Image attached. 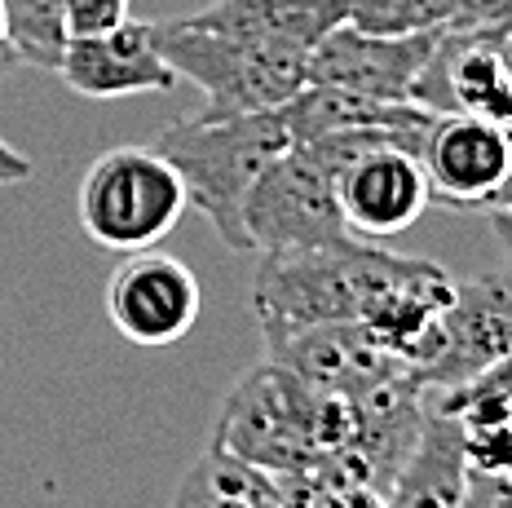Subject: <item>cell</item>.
<instances>
[{
	"label": "cell",
	"instance_id": "6da1fadb",
	"mask_svg": "<svg viewBox=\"0 0 512 508\" xmlns=\"http://www.w3.org/2000/svg\"><path fill=\"white\" fill-rule=\"evenodd\" d=\"M451 296L455 279L442 266L349 235L314 248H270L256 266L252 310L261 341L314 323H371L415 367Z\"/></svg>",
	"mask_w": 512,
	"mask_h": 508
},
{
	"label": "cell",
	"instance_id": "7a4b0ae2",
	"mask_svg": "<svg viewBox=\"0 0 512 508\" xmlns=\"http://www.w3.org/2000/svg\"><path fill=\"white\" fill-rule=\"evenodd\" d=\"M155 151L181 173L190 208H199L204 221L217 230V239L234 252H248V208L252 186L261 173L292 146L283 107L274 111H248L226 115V120H208V115H190L168 129H159Z\"/></svg>",
	"mask_w": 512,
	"mask_h": 508
},
{
	"label": "cell",
	"instance_id": "3957f363",
	"mask_svg": "<svg viewBox=\"0 0 512 508\" xmlns=\"http://www.w3.org/2000/svg\"><path fill=\"white\" fill-rule=\"evenodd\" d=\"M407 146L402 137L380 129L358 133H323L309 142H292L252 186L243 221H248L252 248H314V243L349 239L340 213V173L367 146ZM411 151V146H407Z\"/></svg>",
	"mask_w": 512,
	"mask_h": 508
},
{
	"label": "cell",
	"instance_id": "277c9868",
	"mask_svg": "<svg viewBox=\"0 0 512 508\" xmlns=\"http://www.w3.org/2000/svg\"><path fill=\"white\" fill-rule=\"evenodd\" d=\"M159 45H164V58L173 62L177 76L199 84V93H204V111L199 115H208V120L274 111L305 89V67H309L305 49L195 27L186 18L159 23Z\"/></svg>",
	"mask_w": 512,
	"mask_h": 508
},
{
	"label": "cell",
	"instance_id": "5b68a950",
	"mask_svg": "<svg viewBox=\"0 0 512 508\" xmlns=\"http://www.w3.org/2000/svg\"><path fill=\"white\" fill-rule=\"evenodd\" d=\"M318 407L323 389L305 385L301 376L265 358L221 402L212 447L239 455L274 478H309L323 464Z\"/></svg>",
	"mask_w": 512,
	"mask_h": 508
},
{
	"label": "cell",
	"instance_id": "8992f818",
	"mask_svg": "<svg viewBox=\"0 0 512 508\" xmlns=\"http://www.w3.org/2000/svg\"><path fill=\"white\" fill-rule=\"evenodd\" d=\"M190 208L181 173L155 146H111L84 168L76 213L80 230L106 252H142Z\"/></svg>",
	"mask_w": 512,
	"mask_h": 508
},
{
	"label": "cell",
	"instance_id": "52a82bcc",
	"mask_svg": "<svg viewBox=\"0 0 512 508\" xmlns=\"http://www.w3.org/2000/svg\"><path fill=\"white\" fill-rule=\"evenodd\" d=\"M504 354H512V274H473L455 283L451 305L415 358V376L429 394H451Z\"/></svg>",
	"mask_w": 512,
	"mask_h": 508
},
{
	"label": "cell",
	"instance_id": "ba28073f",
	"mask_svg": "<svg viewBox=\"0 0 512 508\" xmlns=\"http://www.w3.org/2000/svg\"><path fill=\"white\" fill-rule=\"evenodd\" d=\"M204 292L186 261L142 248L124 252L106 283V319L137 349H164L195 327Z\"/></svg>",
	"mask_w": 512,
	"mask_h": 508
},
{
	"label": "cell",
	"instance_id": "9c48e42d",
	"mask_svg": "<svg viewBox=\"0 0 512 508\" xmlns=\"http://www.w3.org/2000/svg\"><path fill=\"white\" fill-rule=\"evenodd\" d=\"M411 102L433 115H477L512 133V67L504 62V40L495 31L442 27Z\"/></svg>",
	"mask_w": 512,
	"mask_h": 508
},
{
	"label": "cell",
	"instance_id": "30bf717a",
	"mask_svg": "<svg viewBox=\"0 0 512 508\" xmlns=\"http://www.w3.org/2000/svg\"><path fill=\"white\" fill-rule=\"evenodd\" d=\"M265 358L287 367L314 389H336V394H371L376 385L393 376H407L415 367L398 354L371 323H314L296 332L270 336Z\"/></svg>",
	"mask_w": 512,
	"mask_h": 508
},
{
	"label": "cell",
	"instance_id": "8fae6325",
	"mask_svg": "<svg viewBox=\"0 0 512 508\" xmlns=\"http://www.w3.org/2000/svg\"><path fill=\"white\" fill-rule=\"evenodd\" d=\"M433 199L424 160L407 146H367L340 173V213L354 239H393L424 217Z\"/></svg>",
	"mask_w": 512,
	"mask_h": 508
},
{
	"label": "cell",
	"instance_id": "7c38bea8",
	"mask_svg": "<svg viewBox=\"0 0 512 508\" xmlns=\"http://www.w3.org/2000/svg\"><path fill=\"white\" fill-rule=\"evenodd\" d=\"M437 31H411V36H376L354 23L332 27L309 49L305 84H336V89L376 93V98H407L429 67Z\"/></svg>",
	"mask_w": 512,
	"mask_h": 508
},
{
	"label": "cell",
	"instance_id": "4fadbf2b",
	"mask_svg": "<svg viewBox=\"0 0 512 508\" xmlns=\"http://www.w3.org/2000/svg\"><path fill=\"white\" fill-rule=\"evenodd\" d=\"M58 76L93 102L133 98V93H168L177 84L173 62L159 45V23L124 18L98 36H71L62 49Z\"/></svg>",
	"mask_w": 512,
	"mask_h": 508
},
{
	"label": "cell",
	"instance_id": "5bb4252c",
	"mask_svg": "<svg viewBox=\"0 0 512 508\" xmlns=\"http://www.w3.org/2000/svg\"><path fill=\"white\" fill-rule=\"evenodd\" d=\"M420 160L446 208H486L512 168V133L477 115H437Z\"/></svg>",
	"mask_w": 512,
	"mask_h": 508
},
{
	"label": "cell",
	"instance_id": "9a60e30c",
	"mask_svg": "<svg viewBox=\"0 0 512 508\" xmlns=\"http://www.w3.org/2000/svg\"><path fill=\"white\" fill-rule=\"evenodd\" d=\"M283 120L292 142H309V137L323 133L380 129L402 137L415 155H424V142H429L437 115L407 98H376V93L336 89V84H305L292 102H283Z\"/></svg>",
	"mask_w": 512,
	"mask_h": 508
},
{
	"label": "cell",
	"instance_id": "2e32d148",
	"mask_svg": "<svg viewBox=\"0 0 512 508\" xmlns=\"http://www.w3.org/2000/svg\"><path fill=\"white\" fill-rule=\"evenodd\" d=\"M345 18H349V0H217V5L190 14L186 23L270 40V45L305 49L309 54Z\"/></svg>",
	"mask_w": 512,
	"mask_h": 508
},
{
	"label": "cell",
	"instance_id": "e0dca14e",
	"mask_svg": "<svg viewBox=\"0 0 512 508\" xmlns=\"http://www.w3.org/2000/svg\"><path fill=\"white\" fill-rule=\"evenodd\" d=\"M173 508H292L287 482L256 469L239 455L212 447L195 469L186 473Z\"/></svg>",
	"mask_w": 512,
	"mask_h": 508
},
{
	"label": "cell",
	"instance_id": "ac0fdd59",
	"mask_svg": "<svg viewBox=\"0 0 512 508\" xmlns=\"http://www.w3.org/2000/svg\"><path fill=\"white\" fill-rule=\"evenodd\" d=\"M9 18V54L31 62L40 71H58L67 49V23H62V0H5Z\"/></svg>",
	"mask_w": 512,
	"mask_h": 508
},
{
	"label": "cell",
	"instance_id": "d6986e66",
	"mask_svg": "<svg viewBox=\"0 0 512 508\" xmlns=\"http://www.w3.org/2000/svg\"><path fill=\"white\" fill-rule=\"evenodd\" d=\"M376 36H411V31H442L455 23V0H349V18Z\"/></svg>",
	"mask_w": 512,
	"mask_h": 508
},
{
	"label": "cell",
	"instance_id": "ffe728a7",
	"mask_svg": "<svg viewBox=\"0 0 512 508\" xmlns=\"http://www.w3.org/2000/svg\"><path fill=\"white\" fill-rule=\"evenodd\" d=\"M128 5L133 0H62L67 36H98V31L120 27L128 18Z\"/></svg>",
	"mask_w": 512,
	"mask_h": 508
},
{
	"label": "cell",
	"instance_id": "44dd1931",
	"mask_svg": "<svg viewBox=\"0 0 512 508\" xmlns=\"http://www.w3.org/2000/svg\"><path fill=\"white\" fill-rule=\"evenodd\" d=\"M442 407H460V402H512V354L499 363H490L482 376H473L468 385L451 389V394H433Z\"/></svg>",
	"mask_w": 512,
	"mask_h": 508
},
{
	"label": "cell",
	"instance_id": "7402d4cb",
	"mask_svg": "<svg viewBox=\"0 0 512 508\" xmlns=\"http://www.w3.org/2000/svg\"><path fill=\"white\" fill-rule=\"evenodd\" d=\"M512 0H455V23L451 27H473V31H495L504 27ZM504 40V36H499Z\"/></svg>",
	"mask_w": 512,
	"mask_h": 508
},
{
	"label": "cell",
	"instance_id": "603a6c76",
	"mask_svg": "<svg viewBox=\"0 0 512 508\" xmlns=\"http://www.w3.org/2000/svg\"><path fill=\"white\" fill-rule=\"evenodd\" d=\"M36 173V168H31V160L23 151H14V146L5 142V137H0V186H14V182H27V177Z\"/></svg>",
	"mask_w": 512,
	"mask_h": 508
},
{
	"label": "cell",
	"instance_id": "cb8c5ba5",
	"mask_svg": "<svg viewBox=\"0 0 512 508\" xmlns=\"http://www.w3.org/2000/svg\"><path fill=\"white\" fill-rule=\"evenodd\" d=\"M486 217H512V168H508V177L499 182V190L486 199V208H482Z\"/></svg>",
	"mask_w": 512,
	"mask_h": 508
},
{
	"label": "cell",
	"instance_id": "d4e9b609",
	"mask_svg": "<svg viewBox=\"0 0 512 508\" xmlns=\"http://www.w3.org/2000/svg\"><path fill=\"white\" fill-rule=\"evenodd\" d=\"M490 226H495V239H499V248H504V261L512 274V217H490Z\"/></svg>",
	"mask_w": 512,
	"mask_h": 508
},
{
	"label": "cell",
	"instance_id": "484cf974",
	"mask_svg": "<svg viewBox=\"0 0 512 508\" xmlns=\"http://www.w3.org/2000/svg\"><path fill=\"white\" fill-rule=\"evenodd\" d=\"M9 18H5V0H0V62H9Z\"/></svg>",
	"mask_w": 512,
	"mask_h": 508
},
{
	"label": "cell",
	"instance_id": "4316f807",
	"mask_svg": "<svg viewBox=\"0 0 512 508\" xmlns=\"http://www.w3.org/2000/svg\"><path fill=\"white\" fill-rule=\"evenodd\" d=\"M504 62H508V67H512V36L504 40Z\"/></svg>",
	"mask_w": 512,
	"mask_h": 508
}]
</instances>
